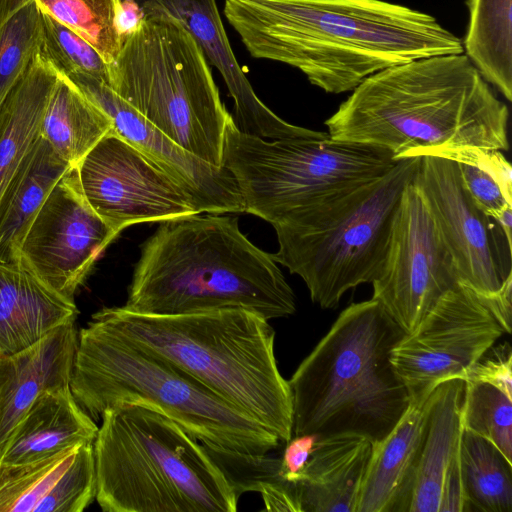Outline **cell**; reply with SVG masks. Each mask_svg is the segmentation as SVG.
Wrapping results in <instances>:
<instances>
[{"label": "cell", "mask_w": 512, "mask_h": 512, "mask_svg": "<svg viewBox=\"0 0 512 512\" xmlns=\"http://www.w3.org/2000/svg\"><path fill=\"white\" fill-rule=\"evenodd\" d=\"M224 15L251 56L286 64L326 93L415 59L463 52L425 12L384 0H225Z\"/></svg>", "instance_id": "obj_1"}, {"label": "cell", "mask_w": 512, "mask_h": 512, "mask_svg": "<svg viewBox=\"0 0 512 512\" xmlns=\"http://www.w3.org/2000/svg\"><path fill=\"white\" fill-rule=\"evenodd\" d=\"M351 92L325 121L332 139L378 146L396 160L509 148L508 107L464 53L385 68Z\"/></svg>", "instance_id": "obj_2"}, {"label": "cell", "mask_w": 512, "mask_h": 512, "mask_svg": "<svg viewBox=\"0 0 512 512\" xmlns=\"http://www.w3.org/2000/svg\"><path fill=\"white\" fill-rule=\"evenodd\" d=\"M123 307L152 315L242 308L267 320L296 310L273 255L241 232L237 217L213 213L160 222L141 246Z\"/></svg>", "instance_id": "obj_3"}, {"label": "cell", "mask_w": 512, "mask_h": 512, "mask_svg": "<svg viewBox=\"0 0 512 512\" xmlns=\"http://www.w3.org/2000/svg\"><path fill=\"white\" fill-rule=\"evenodd\" d=\"M91 318L187 373L286 443L292 437L289 383L274 350L275 330L242 308L152 315L123 306Z\"/></svg>", "instance_id": "obj_4"}, {"label": "cell", "mask_w": 512, "mask_h": 512, "mask_svg": "<svg viewBox=\"0 0 512 512\" xmlns=\"http://www.w3.org/2000/svg\"><path fill=\"white\" fill-rule=\"evenodd\" d=\"M404 334L374 298L344 309L288 380L292 436L384 438L411 402L390 361Z\"/></svg>", "instance_id": "obj_5"}, {"label": "cell", "mask_w": 512, "mask_h": 512, "mask_svg": "<svg viewBox=\"0 0 512 512\" xmlns=\"http://www.w3.org/2000/svg\"><path fill=\"white\" fill-rule=\"evenodd\" d=\"M93 442L104 512H236L239 495L206 447L161 412L118 404Z\"/></svg>", "instance_id": "obj_6"}, {"label": "cell", "mask_w": 512, "mask_h": 512, "mask_svg": "<svg viewBox=\"0 0 512 512\" xmlns=\"http://www.w3.org/2000/svg\"><path fill=\"white\" fill-rule=\"evenodd\" d=\"M70 389L99 417L118 404H141L166 415L208 449L262 455L276 435L202 383L91 318L78 333Z\"/></svg>", "instance_id": "obj_7"}, {"label": "cell", "mask_w": 512, "mask_h": 512, "mask_svg": "<svg viewBox=\"0 0 512 512\" xmlns=\"http://www.w3.org/2000/svg\"><path fill=\"white\" fill-rule=\"evenodd\" d=\"M419 161L399 159L383 176L271 224L279 244L274 260L304 281L314 303L335 308L348 290L378 277L403 191Z\"/></svg>", "instance_id": "obj_8"}, {"label": "cell", "mask_w": 512, "mask_h": 512, "mask_svg": "<svg viewBox=\"0 0 512 512\" xmlns=\"http://www.w3.org/2000/svg\"><path fill=\"white\" fill-rule=\"evenodd\" d=\"M109 86L183 149L223 166L225 132L232 116L202 49L179 21L142 17L128 29L109 65Z\"/></svg>", "instance_id": "obj_9"}, {"label": "cell", "mask_w": 512, "mask_h": 512, "mask_svg": "<svg viewBox=\"0 0 512 512\" xmlns=\"http://www.w3.org/2000/svg\"><path fill=\"white\" fill-rule=\"evenodd\" d=\"M399 160L387 149L322 137L266 140L227 125L222 165L244 213L270 224L341 190L377 179Z\"/></svg>", "instance_id": "obj_10"}, {"label": "cell", "mask_w": 512, "mask_h": 512, "mask_svg": "<svg viewBox=\"0 0 512 512\" xmlns=\"http://www.w3.org/2000/svg\"><path fill=\"white\" fill-rule=\"evenodd\" d=\"M504 333L484 300L459 283L395 344L390 361L411 400L425 399L441 383L463 380Z\"/></svg>", "instance_id": "obj_11"}, {"label": "cell", "mask_w": 512, "mask_h": 512, "mask_svg": "<svg viewBox=\"0 0 512 512\" xmlns=\"http://www.w3.org/2000/svg\"><path fill=\"white\" fill-rule=\"evenodd\" d=\"M413 183L452 257L459 283L491 306L512 280V243L502 227L473 203L453 159L420 157Z\"/></svg>", "instance_id": "obj_12"}, {"label": "cell", "mask_w": 512, "mask_h": 512, "mask_svg": "<svg viewBox=\"0 0 512 512\" xmlns=\"http://www.w3.org/2000/svg\"><path fill=\"white\" fill-rule=\"evenodd\" d=\"M458 284L452 257L412 181L397 208L372 298L408 333Z\"/></svg>", "instance_id": "obj_13"}, {"label": "cell", "mask_w": 512, "mask_h": 512, "mask_svg": "<svg viewBox=\"0 0 512 512\" xmlns=\"http://www.w3.org/2000/svg\"><path fill=\"white\" fill-rule=\"evenodd\" d=\"M76 167L87 202L117 235L133 224L200 213L169 174L113 127Z\"/></svg>", "instance_id": "obj_14"}, {"label": "cell", "mask_w": 512, "mask_h": 512, "mask_svg": "<svg viewBox=\"0 0 512 512\" xmlns=\"http://www.w3.org/2000/svg\"><path fill=\"white\" fill-rule=\"evenodd\" d=\"M117 236L84 197L77 167H70L25 234L20 261L51 289L74 300L100 254Z\"/></svg>", "instance_id": "obj_15"}, {"label": "cell", "mask_w": 512, "mask_h": 512, "mask_svg": "<svg viewBox=\"0 0 512 512\" xmlns=\"http://www.w3.org/2000/svg\"><path fill=\"white\" fill-rule=\"evenodd\" d=\"M112 121L113 129L169 174L200 213H243L240 191L224 166L189 153L121 99L108 83L86 75L68 76Z\"/></svg>", "instance_id": "obj_16"}, {"label": "cell", "mask_w": 512, "mask_h": 512, "mask_svg": "<svg viewBox=\"0 0 512 512\" xmlns=\"http://www.w3.org/2000/svg\"><path fill=\"white\" fill-rule=\"evenodd\" d=\"M142 17L167 16L179 21L221 74L234 101L236 127L263 139L321 137L324 132L292 125L272 112L256 95L239 65L216 0H130Z\"/></svg>", "instance_id": "obj_17"}, {"label": "cell", "mask_w": 512, "mask_h": 512, "mask_svg": "<svg viewBox=\"0 0 512 512\" xmlns=\"http://www.w3.org/2000/svg\"><path fill=\"white\" fill-rule=\"evenodd\" d=\"M75 320L0 358V447L42 393L70 386L78 343Z\"/></svg>", "instance_id": "obj_18"}, {"label": "cell", "mask_w": 512, "mask_h": 512, "mask_svg": "<svg viewBox=\"0 0 512 512\" xmlns=\"http://www.w3.org/2000/svg\"><path fill=\"white\" fill-rule=\"evenodd\" d=\"M77 315L74 300L51 289L21 261L0 262L2 355L27 348Z\"/></svg>", "instance_id": "obj_19"}, {"label": "cell", "mask_w": 512, "mask_h": 512, "mask_svg": "<svg viewBox=\"0 0 512 512\" xmlns=\"http://www.w3.org/2000/svg\"><path fill=\"white\" fill-rule=\"evenodd\" d=\"M371 452L361 436L318 439L294 484L300 512H356Z\"/></svg>", "instance_id": "obj_20"}, {"label": "cell", "mask_w": 512, "mask_h": 512, "mask_svg": "<svg viewBox=\"0 0 512 512\" xmlns=\"http://www.w3.org/2000/svg\"><path fill=\"white\" fill-rule=\"evenodd\" d=\"M98 426L70 386L42 393L0 447V462H33L64 449L93 443Z\"/></svg>", "instance_id": "obj_21"}, {"label": "cell", "mask_w": 512, "mask_h": 512, "mask_svg": "<svg viewBox=\"0 0 512 512\" xmlns=\"http://www.w3.org/2000/svg\"><path fill=\"white\" fill-rule=\"evenodd\" d=\"M430 396L411 400L391 431L372 444L356 512H404Z\"/></svg>", "instance_id": "obj_22"}, {"label": "cell", "mask_w": 512, "mask_h": 512, "mask_svg": "<svg viewBox=\"0 0 512 512\" xmlns=\"http://www.w3.org/2000/svg\"><path fill=\"white\" fill-rule=\"evenodd\" d=\"M463 396L461 379L433 390L404 512H439L444 477L460 448Z\"/></svg>", "instance_id": "obj_23"}, {"label": "cell", "mask_w": 512, "mask_h": 512, "mask_svg": "<svg viewBox=\"0 0 512 512\" xmlns=\"http://www.w3.org/2000/svg\"><path fill=\"white\" fill-rule=\"evenodd\" d=\"M70 167L39 135L0 197V262L20 261L25 234Z\"/></svg>", "instance_id": "obj_24"}, {"label": "cell", "mask_w": 512, "mask_h": 512, "mask_svg": "<svg viewBox=\"0 0 512 512\" xmlns=\"http://www.w3.org/2000/svg\"><path fill=\"white\" fill-rule=\"evenodd\" d=\"M58 73L39 51L0 105V197L40 135Z\"/></svg>", "instance_id": "obj_25"}, {"label": "cell", "mask_w": 512, "mask_h": 512, "mask_svg": "<svg viewBox=\"0 0 512 512\" xmlns=\"http://www.w3.org/2000/svg\"><path fill=\"white\" fill-rule=\"evenodd\" d=\"M112 127L111 119L59 72L40 128V136L54 151L72 167L78 166Z\"/></svg>", "instance_id": "obj_26"}, {"label": "cell", "mask_w": 512, "mask_h": 512, "mask_svg": "<svg viewBox=\"0 0 512 512\" xmlns=\"http://www.w3.org/2000/svg\"><path fill=\"white\" fill-rule=\"evenodd\" d=\"M463 52L482 77L512 101V0H467Z\"/></svg>", "instance_id": "obj_27"}, {"label": "cell", "mask_w": 512, "mask_h": 512, "mask_svg": "<svg viewBox=\"0 0 512 512\" xmlns=\"http://www.w3.org/2000/svg\"><path fill=\"white\" fill-rule=\"evenodd\" d=\"M459 456L466 512H512V462L492 442L465 429Z\"/></svg>", "instance_id": "obj_28"}, {"label": "cell", "mask_w": 512, "mask_h": 512, "mask_svg": "<svg viewBox=\"0 0 512 512\" xmlns=\"http://www.w3.org/2000/svg\"><path fill=\"white\" fill-rule=\"evenodd\" d=\"M39 9L88 42L109 65L116 60L123 33L122 0H34Z\"/></svg>", "instance_id": "obj_29"}, {"label": "cell", "mask_w": 512, "mask_h": 512, "mask_svg": "<svg viewBox=\"0 0 512 512\" xmlns=\"http://www.w3.org/2000/svg\"><path fill=\"white\" fill-rule=\"evenodd\" d=\"M439 156L456 161L464 189L483 213L495 219L512 207V169L500 150L470 148Z\"/></svg>", "instance_id": "obj_30"}, {"label": "cell", "mask_w": 512, "mask_h": 512, "mask_svg": "<svg viewBox=\"0 0 512 512\" xmlns=\"http://www.w3.org/2000/svg\"><path fill=\"white\" fill-rule=\"evenodd\" d=\"M79 446L33 462H0V512H35L39 501L69 466Z\"/></svg>", "instance_id": "obj_31"}, {"label": "cell", "mask_w": 512, "mask_h": 512, "mask_svg": "<svg viewBox=\"0 0 512 512\" xmlns=\"http://www.w3.org/2000/svg\"><path fill=\"white\" fill-rule=\"evenodd\" d=\"M42 38V13L34 0L0 26V105L40 51Z\"/></svg>", "instance_id": "obj_32"}, {"label": "cell", "mask_w": 512, "mask_h": 512, "mask_svg": "<svg viewBox=\"0 0 512 512\" xmlns=\"http://www.w3.org/2000/svg\"><path fill=\"white\" fill-rule=\"evenodd\" d=\"M462 426L492 442L512 462V398L501 390L464 381Z\"/></svg>", "instance_id": "obj_33"}, {"label": "cell", "mask_w": 512, "mask_h": 512, "mask_svg": "<svg viewBox=\"0 0 512 512\" xmlns=\"http://www.w3.org/2000/svg\"><path fill=\"white\" fill-rule=\"evenodd\" d=\"M41 13L43 38L40 51L55 68L66 76L86 74L109 85V66L101 55L78 34Z\"/></svg>", "instance_id": "obj_34"}, {"label": "cell", "mask_w": 512, "mask_h": 512, "mask_svg": "<svg viewBox=\"0 0 512 512\" xmlns=\"http://www.w3.org/2000/svg\"><path fill=\"white\" fill-rule=\"evenodd\" d=\"M96 491L93 443L83 444L39 501L35 512H82L95 500Z\"/></svg>", "instance_id": "obj_35"}, {"label": "cell", "mask_w": 512, "mask_h": 512, "mask_svg": "<svg viewBox=\"0 0 512 512\" xmlns=\"http://www.w3.org/2000/svg\"><path fill=\"white\" fill-rule=\"evenodd\" d=\"M463 381L488 383L512 398V350L508 342L495 344L469 369Z\"/></svg>", "instance_id": "obj_36"}, {"label": "cell", "mask_w": 512, "mask_h": 512, "mask_svg": "<svg viewBox=\"0 0 512 512\" xmlns=\"http://www.w3.org/2000/svg\"><path fill=\"white\" fill-rule=\"evenodd\" d=\"M318 437L314 434L292 436L285 444V449L279 458L277 479L289 483H297L310 458Z\"/></svg>", "instance_id": "obj_37"}, {"label": "cell", "mask_w": 512, "mask_h": 512, "mask_svg": "<svg viewBox=\"0 0 512 512\" xmlns=\"http://www.w3.org/2000/svg\"><path fill=\"white\" fill-rule=\"evenodd\" d=\"M29 0H0V26Z\"/></svg>", "instance_id": "obj_38"}, {"label": "cell", "mask_w": 512, "mask_h": 512, "mask_svg": "<svg viewBox=\"0 0 512 512\" xmlns=\"http://www.w3.org/2000/svg\"><path fill=\"white\" fill-rule=\"evenodd\" d=\"M495 220L500 224L502 227L507 240L512 243L511 241V225H512V207L507 208L504 210Z\"/></svg>", "instance_id": "obj_39"}, {"label": "cell", "mask_w": 512, "mask_h": 512, "mask_svg": "<svg viewBox=\"0 0 512 512\" xmlns=\"http://www.w3.org/2000/svg\"><path fill=\"white\" fill-rule=\"evenodd\" d=\"M2 357V353L0 352V358Z\"/></svg>", "instance_id": "obj_40"}]
</instances>
